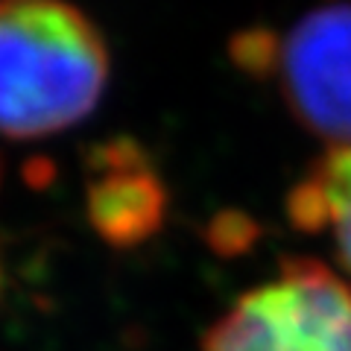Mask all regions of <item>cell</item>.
Returning a JSON list of instances; mask_svg holds the SVG:
<instances>
[{
    "label": "cell",
    "mask_w": 351,
    "mask_h": 351,
    "mask_svg": "<svg viewBox=\"0 0 351 351\" xmlns=\"http://www.w3.org/2000/svg\"><path fill=\"white\" fill-rule=\"evenodd\" d=\"M108 80L103 32L64 0H0V135L41 138L76 126Z\"/></svg>",
    "instance_id": "6da1fadb"
},
{
    "label": "cell",
    "mask_w": 351,
    "mask_h": 351,
    "mask_svg": "<svg viewBox=\"0 0 351 351\" xmlns=\"http://www.w3.org/2000/svg\"><path fill=\"white\" fill-rule=\"evenodd\" d=\"M202 351H351V287L319 261L287 258L214 322Z\"/></svg>",
    "instance_id": "7a4b0ae2"
},
{
    "label": "cell",
    "mask_w": 351,
    "mask_h": 351,
    "mask_svg": "<svg viewBox=\"0 0 351 351\" xmlns=\"http://www.w3.org/2000/svg\"><path fill=\"white\" fill-rule=\"evenodd\" d=\"M278 82L299 123L331 147H351V0L325 3L281 38Z\"/></svg>",
    "instance_id": "3957f363"
},
{
    "label": "cell",
    "mask_w": 351,
    "mask_h": 351,
    "mask_svg": "<svg viewBox=\"0 0 351 351\" xmlns=\"http://www.w3.org/2000/svg\"><path fill=\"white\" fill-rule=\"evenodd\" d=\"M88 219L112 246L129 249L158 234L167 217V191L147 161L144 149L129 138H114L91 152Z\"/></svg>",
    "instance_id": "277c9868"
},
{
    "label": "cell",
    "mask_w": 351,
    "mask_h": 351,
    "mask_svg": "<svg viewBox=\"0 0 351 351\" xmlns=\"http://www.w3.org/2000/svg\"><path fill=\"white\" fill-rule=\"evenodd\" d=\"M328 205V228L343 267L351 272V147H331L307 173Z\"/></svg>",
    "instance_id": "5b68a950"
},
{
    "label": "cell",
    "mask_w": 351,
    "mask_h": 351,
    "mask_svg": "<svg viewBox=\"0 0 351 351\" xmlns=\"http://www.w3.org/2000/svg\"><path fill=\"white\" fill-rule=\"evenodd\" d=\"M228 53H232V62L243 73L269 80L278 71L281 36L269 27H246L228 41Z\"/></svg>",
    "instance_id": "8992f818"
},
{
    "label": "cell",
    "mask_w": 351,
    "mask_h": 351,
    "mask_svg": "<svg viewBox=\"0 0 351 351\" xmlns=\"http://www.w3.org/2000/svg\"><path fill=\"white\" fill-rule=\"evenodd\" d=\"M255 240H258V223L252 217H246L243 211H223L208 226V243H211L214 252H219L226 258L246 252Z\"/></svg>",
    "instance_id": "52a82bcc"
},
{
    "label": "cell",
    "mask_w": 351,
    "mask_h": 351,
    "mask_svg": "<svg viewBox=\"0 0 351 351\" xmlns=\"http://www.w3.org/2000/svg\"><path fill=\"white\" fill-rule=\"evenodd\" d=\"M0 176H3V158H0Z\"/></svg>",
    "instance_id": "ba28073f"
}]
</instances>
